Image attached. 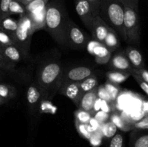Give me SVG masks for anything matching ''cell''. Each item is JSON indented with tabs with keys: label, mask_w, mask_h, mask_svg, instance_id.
Returning a JSON list of instances; mask_svg holds the SVG:
<instances>
[{
	"label": "cell",
	"mask_w": 148,
	"mask_h": 147,
	"mask_svg": "<svg viewBox=\"0 0 148 147\" xmlns=\"http://www.w3.org/2000/svg\"><path fill=\"white\" fill-rule=\"evenodd\" d=\"M68 19L62 4L56 1L48 3L44 29L60 46H65L64 30Z\"/></svg>",
	"instance_id": "obj_1"
},
{
	"label": "cell",
	"mask_w": 148,
	"mask_h": 147,
	"mask_svg": "<svg viewBox=\"0 0 148 147\" xmlns=\"http://www.w3.org/2000/svg\"><path fill=\"white\" fill-rule=\"evenodd\" d=\"M124 6L119 0H101L98 15L126 41Z\"/></svg>",
	"instance_id": "obj_2"
},
{
	"label": "cell",
	"mask_w": 148,
	"mask_h": 147,
	"mask_svg": "<svg viewBox=\"0 0 148 147\" xmlns=\"http://www.w3.org/2000/svg\"><path fill=\"white\" fill-rule=\"evenodd\" d=\"M63 75V69L58 62L46 63L38 74V86L44 94H49L56 89L59 90L61 79Z\"/></svg>",
	"instance_id": "obj_3"
},
{
	"label": "cell",
	"mask_w": 148,
	"mask_h": 147,
	"mask_svg": "<svg viewBox=\"0 0 148 147\" xmlns=\"http://www.w3.org/2000/svg\"><path fill=\"white\" fill-rule=\"evenodd\" d=\"M124 6V5H123ZM124 27L126 41L129 45L140 44V22L138 9L124 6Z\"/></svg>",
	"instance_id": "obj_4"
},
{
	"label": "cell",
	"mask_w": 148,
	"mask_h": 147,
	"mask_svg": "<svg viewBox=\"0 0 148 147\" xmlns=\"http://www.w3.org/2000/svg\"><path fill=\"white\" fill-rule=\"evenodd\" d=\"M18 27L13 39L15 45L21 50L25 58L30 55V43L34 30L31 20L27 14L20 15L18 19Z\"/></svg>",
	"instance_id": "obj_5"
},
{
	"label": "cell",
	"mask_w": 148,
	"mask_h": 147,
	"mask_svg": "<svg viewBox=\"0 0 148 147\" xmlns=\"http://www.w3.org/2000/svg\"><path fill=\"white\" fill-rule=\"evenodd\" d=\"M89 37L70 19L66 21L64 30L65 46L75 49L85 48Z\"/></svg>",
	"instance_id": "obj_6"
},
{
	"label": "cell",
	"mask_w": 148,
	"mask_h": 147,
	"mask_svg": "<svg viewBox=\"0 0 148 147\" xmlns=\"http://www.w3.org/2000/svg\"><path fill=\"white\" fill-rule=\"evenodd\" d=\"M86 49L88 53L95 58L98 64H108L111 57V53L102 43L90 39L86 45Z\"/></svg>",
	"instance_id": "obj_7"
},
{
	"label": "cell",
	"mask_w": 148,
	"mask_h": 147,
	"mask_svg": "<svg viewBox=\"0 0 148 147\" xmlns=\"http://www.w3.org/2000/svg\"><path fill=\"white\" fill-rule=\"evenodd\" d=\"M92 74H93V70L88 66L72 68L66 73H63L61 79V84L67 82H80Z\"/></svg>",
	"instance_id": "obj_8"
},
{
	"label": "cell",
	"mask_w": 148,
	"mask_h": 147,
	"mask_svg": "<svg viewBox=\"0 0 148 147\" xmlns=\"http://www.w3.org/2000/svg\"><path fill=\"white\" fill-rule=\"evenodd\" d=\"M75 10L84 25L90 31L95 16L88 0H75Z\"/></svg>",
	"instance_id": "obj_9"
},
{
	"label": "cell",
	"mask_w": 148,
	"mask_h": 147,
	"mask_svg": "<svg viewBox=\"0 0 148 147\" xmlns=\"http://www.w3.org/2000/svg\"><path fill=\"white\" fill-rule=\"evenodd\" d=\"M59 92L70 99L78 107L83 93L79 86V82H67L62 84Z\"/></svg>",
	"instance_id": "obj_10"
},
{
	"label": "cell",
	"mask_w": 148,
	"mask_h": 147,
	"mask_svg": "<svg viewBox=\"0 0 148 147\" xmlns=\"http://www.w3.org/2000/svg\"><path fill=\"white\" fill-rule=\"evenodd\" d=\"M109 27V26L103 20V19L99 15L94 17L90 30L92 39L100 43H103Z\"/></svg>",
	"instance_id": "obj_11"
},
{
	"label": "cell",
	"mask_w": 148,
	"mask_h": 147,
	"mask_svg": "<svg viewBox=\"0 0 148 147\" xmlns=\"http://www.w3.org/2000/svg\"><path fill=\"white\" fill-rule=\"evenodd\" d=\"M108 64V67L113 70L125 71L131 73L132 71L134 69L129 61L124 51L117 52L114 56H111Z\"/></svg>",
	"instance_id": "obj_12"
},
{
	"label": "cell",
	"mask_w": 148,
	"mask_h": 147,
	"mask_svg": "<svg viewBox=\"0 0 148 147\" xmlns=\"http://www.w3.org/2000/svg\"><path fill=\"white\" fill-rule=\"evenodd\" d=\"M43 95L44 93L42 92L38 86H36L35 84L29 86L26 94V99L27 106L30 112H34L36 111L40 102H41Z\"/></svg>",
	"instance_id": "obj_13"
},
{
	"label": "cell",
	"mask_w": 148,
	"mask_h": 147,
	"mask_svg": "<svg viewBox=\"0 0 148 147\" xmlns=\"http://www.w3.org/2000/svg\"><path fill=\"white\" fill-rule=\"evenodd\" d=\"M124 52L133 69H141L145 68L143 55L137 48L132 46H129Z\"/></svg>",
	"instance_id": "obj_14"
},
{
	"label": "cell",
	"mask_w": 148,
	"mask_h": 147,
	"mask_svg": "<svg viewBox=\"0 0 148 147\" xmlns=\"http://www.w3.org/2000/svg\"><path fill=\"white\" fill-rule=\"evenodd\" d=\"M97 90H98V86L92 90L84 93L79 101L78 108L90 112L92 115V110H93L94 105H95V101L98 99Z\"/></svg>",
	"instance_id": "obj_15"
},
{
	"label": "cell",
	"mask_w": 148,
	"mask_h": 147,
	"mask_svg": "<svg viewBox=\"0 0 148 147\" xmlns=\"http://www.w3.org/2000/svg\"><path fill=\"white\" fill-rule=\"evenodd\" d=\"M1 51L4 57L9 61L14 64L19 63L20 61L25 58L21 50L15 44L1 48Z\"/></svg>",
	"instance_id": "obj_16"
},
{
	"label": "cell",
	"mask_w": 148,
	"mask_h": 147,
	"mask_svg": "<svg viewBox=\"0 0 148 147\" xmlns=\"http://www.w3.org/2000/svg\"><path fill=\"white\" fill-rule=\"evenodd\" d=\"M46 7L43 10H40V11L27 14V16L30 17V20H31L34 33L45 28V24H46Z\"/></svg>",
	"instance_id": "obj_17"
},
{
	"label": "cell",
	"mask_w": 148,
	"mask_h": 147,
	"mask_svg": "<svg viewBox=\"0 0 148 147\" xmlns=\"http://www.w3.org/2000/svg\"><path fill=\"white\" fill-rule=\"evenodd\" d=\"M109 120H111L116 126V128L121 131L127 132L133 130L132 124L126 120L122 115L115 111L110 114Z\"/></svg>",
	"instance_id": "obj_18"
},
{
	"label": "cell",
	"mask_w": 148,
	"mask_h": 147,
	"mask_svg": "<svg viewBox=\"0 0 148 147\" xmlns=\"http://www.w3.org/2000/svg\"><path fill=\"white\" fill-rule=\"evenodd\" d=\"M103 44L107 48L111 53L116 50L120 47V41L119 40L118 34L111 27H109L107 35Z\"/></svg>",
	"instance_id": "obj_19"
},
{
	"label": "cell",
	"mask_w": 148,
	"mask_h": 147,
	"mask_svg": "<svg viewBox=\"0 0 148 147\" xmlns=\"http://www.w3.org/2000/svg\"><path fill=\"white\" fill-rule=\"evenodd\" d=\"M130 76L131 73L125 71L111 70L106 74L107 81L117 85H119L122 82H125Z\"/></svg>",
	"instance_id": "obj_20"
},
{
	"label": "cell",
	"mask_w": 148,
	"mask_h": 147,
	"mask_svg": "<svg viewBox=\"0 0 148 147\" xmlns=\"http://www.w3.org/2000/svg\"><path fill=\"white\" fill-rule=\"evenodd\" d=\"M18 27V21L12 18L10 16L4 17L0 21V30H4L12 36L13 38L14 35Z\"/></svg>",
	"instance_id": "obj_21"
},
{
	"label": "cell",
	"mask_w": 148,
	"mask_h": 147,
	"mask_svg": "<svg viewBox=\"0 0 148 147\" xmlns=\"http://www.w3.org/2000/svg\"><path fill=\"white\" fill-rule=\"evenodd\" d=\"M81 91L82 93H85L98 86V80L95 74H92L79 82Z\"/></svg>",
	"instance_id": "obj_22"
},
{
	"label": "cell",
	"mask_w": 148,
	"mask_h": 147,
	"mask_svg": "<svg viewBox=\"0 0 148 147\" xmlns=\"http://www.w3.org/2000/svg\"><path fill=\"white\" fill-rule=\"evenodd\" d=\"M49 0H33L25 5V13L27 14L43 10L46 7Z\"/></svg>",
	"instance_id": "obj_23"
},
{
	"label": "cell",
	"mask_w": 148,
	"mask_h": 147,
	"mask_svg": "<svg viewBox=\"0 0 148 147\" xmlns=\"http://www.w3.org/2000/svg\"><path fill=\"white\" fill-rule=\"evenodd\" d=\"M17 95V90L12 85L8 84H0V97L6 100L14 99Z\"/></svg>",
	"instance_id": "obj_24"
},
{
	"label": "cell",
	"mask_w": 148,
	"mask_h": 147,
	"mask_svg": "<svg viewBox=\"0 0 148 147\" xmlns=\"http://www.w3.org/2000/svg\"><path fill=\"white\" fill-rule=\"evenodd\" d=\"M117 129L118 128H116V126L111 120H108L107 122L102 124L101 131L103 137L106 138V139H111L113 136L116 135V133H117Z\"/></svg>",
	"instance_id": "obj_25"
},
{
	"label": "cell",
	"mask_w": 148,
	"mask_h": 147,
	"mask_svg": "<svg viewBox=\"0 0 148 147\" xmlns=\"http://www.w3.org/2000/svg\"><path fill=\"white\" fill-rule=\"evenodd\" d=\"M103 85L107 93H108V96H109L110 99H111V102H115L117 97H119L120 92H121V88H120L119 85L114 84L111 83V82H108V81Z\"/></svg>",
	"instance_id": "obj_26"
},
{
	"label": "cell",
	"mask_w": 148,
	"mask_h": 147,
	"mask_svg": "<svg viewBox=\"0 0 148 147\" xmlns=\"http://www.w3.org/2000/svg\"><path fill=\"white\" fill-rule=\"evenodd\" d=\"M9 14H18L19 16L26 14L25 13V6L22 4L20 1L17 0H12L10 4L9 7Z\"/></svg>",
	"instance_id": "obj_27"
},
{
	"label": "cell",
	"mask_w": 148,
	"mask_h": 147,
	"mask_svg": "<svg viewBox=\"0 0 148 147\" xmlns=\"http://www.w3.org/2000/svg\"><path fill=\"white\" fill-rule=\"evenodd\" d=\"M75 115V120L84 124H88L90 120L92 118V114L88 111L83 110L82 109L78 108L74 113Z\"/></svg>",
	"instance_id": "obj_28"
},
{
	"label": "cell",
	"mask_w": 148,
	"mask_h": 147,
	"mask_svg": "<svg viewBox=\"0 0 148 147\" xmlns=\"http://www.w3.org/2000/svg\"><path fill=\"white\" fill-rule=\"evenodd\" d=\"M75 124L79 135H80L81 137H82L83 138H86V139L88 140L89 139L92 133H90L89 128H88V124L81 123V122H78V121L75 120Z\"/></svg>",
	"instance_id": "obj_29"
},
{
	"label": "cell",
	"mask_w": 148,
	"mask_h": 147,
	"mask_svg": "<svg viewBox=\"0 0 148 147\" xmlns=\"http://www.w3.org/2000/svg\"><path fill=\"white\" fill-rule=\"evenodd\" d=\"M108 147H125L124 135L121 133H116V135L110 139Z\"/></svg>",
	"instance_id": "obj_30"
},
{
	"label": "cell",
	"mask_w": 148,
	"mask_h": 147,
	"mask_svg": "<svg viewBox=\"0 0 148 147\" xmlns=\"http://www.w3.org/2000/svg\"><path fill=\"white\" fill-rule=\"evenodd\" d=\"M15 65L14 63L9 61L4 57L1 51V47L0 46V69L7 71H14Z\"/></svg>",
	"instance_id": "obj_31"
},
{
	"label": "cell",
	"mask_w": 148,
	"mask_h": 147,
	"mask_svg": "<svg viewBox=\"0 0 148 147\" xmlns=\"http://www.w3.org/2000/svg\"><path fill=\"white\" fill-rule=\"evenodd\" d=\"M13 44H15V43L12 36L4 30H0V46L3 48Z\"/></svg>",
	"instance_id": "obj_32"
},
{
	"label": "cell",
	"mask_w": 148,
	"mask_h": 147,
	"mask_svg": "<svg viewBox=\"0 0 148 147\" xmlns=\"http://www.w3.org/2000/svg\"><path fill=\"white\" fill-rule=\"evenodd\" d=\"M103 138V137L101 131L100 130V131H97L92 133L90 137V138L88 140H89L90 144V145L92 147H98L102 144Z\"/></svg>",
	"instance_id": "obj_33"
},
{
	"label": "cell",
	"mask_w": 148,
	"mask_h": 147,
	"mask_svg": "<svg viewBox=\"0 0 148 147\" xmlns=\"http://www.w3.org/2000/svg\"><path fill=\"white\" fill-rule=\"evenodd\" d=\"M131 147H148V134L141 135L133 140Z\"/></svg>",
	"instance_id": "obj_34"
},
{
	"label": "cell",
	"mask_w": 148,
	"mask_h": 147,
	"mask_svg": "<svg viewBox=\"0 0 148 147\" xmlns=\"http://www.w3.org/2000/svg\"><path fill=\"white\" fill-rule=\"evenodd\" d=\"M12 0H0V21L4 17L10 16L9 14V7Z\"/></svg>",
	"instance_id": "obj_35"
},
{
	"label": "cell",
	"mask_w": 148,
	"mask_h": 147,
	"mask_svg": "<svg viewBox=\"0 0 148 147\" xmlns=\"http://www.w3.org/2000/svg\"><path fill=\"white\" fill-rule=\"evenodd\" d=\"M132 129L148 130V115L132 124Z\"/></svg>",
	"instance_id": "obj_36"
},
{
	"label": "cell",
	"mask_w": 148,
	"mask_h": 147,
	"mask_svg": "<svg viewBox=\"0 0 148 147\" xmlns=\"http://www.w3.org/2000/svg\"><path fill=\"white\" fill-rule=\"evenodd\" d=\"M92 117H93L94 118H95L100 123L103 124L104 123V122H107L108 120H109L110 113L106 112L103 110H99L98 111V112H95Z\"/></svg>",
	"instance_id": "obj_37"
},
{
	"label": "cell",
	"mask_w": 148,
	"mask_h": 147,
	"mask_svg": "<svg viewBox=\"0 0 148 147\" xmlns=\"http://www.w3.org/2000/svg\"><path fill=\"white\" fill-rule=\"evenodd\" d=\"M97 96L98 98L102 99V100L106 101L108 102H111V99H110L109 96H108V93H107L106 90L104 85H98V90H97Z\"/></svg>",
	"instance_id": "obj_38"
},
{
	"label": "cell",
	"mask_w": 148,
	"mask_h": 147,
	"mask_svg": "<svg viewBox=\"0 0 148 147\" xmlns=\"http://www.w3.org/2000/svg\"><path fill=\"white\" fill-rule=\"evenodd\" d=\"M131 75L134 77V79H135L136 82L138 83V84L140 85V88L145 92L146 95L148 96V84L146 83V82H145L138 74H137L131 73Z\"/></svg>",
	"instance_id": "obj_39"
},
{
	"label": "cell",
	"mask_w": 148,
	"mask_h": 147,
	"mask_svg": "<svg viewBox=\"0 0 148 147\" xmlns=\"http://www.w3.org/2000/svg\"><path fill=\"white\" fill-rule=\"evenodd\" d=\"M88 2L90 3L92 8V13L93 15L97 16L99 14V10H100V3H101V0H88Z\"/></svg>",
	"instance_id": "obj_40"
},
{
	"label": "cell",
	"mask_w": 148,
	"mask_h": 147,
	"mask_svg": "<svg viewBox=\"0 0 148 147\" xmlns=\"http://www.w3.org/2000/svg\"><path fill=\"white\" fill-rule=\"evenodd\" d=\"M131 73H135L138 74L146 83L148 84V70L145 68L141 69H133Z\"/></svg>",
	"instance_id": "obj_41"
},
{
	"label": "cell",
	"mask_w": 148,
	"mask_h": 147,
	"mask_svg": "<svg viewBox=\"0 0 148 147\" xmlns=\"http://www.w3.org/2000/svg\"><path fill=\"white\" fill-rule=\"evenodd\" d=\"M123 5L130 6L139 10V0H119Z\"/></svg>",
	"instance_id": "obj_42"
},
{
	"label": "cell",
	"mask_w": 148,
	"mask_h": 147,
	"mask_svg": "<svg viewBox=\"0 0 148 147\" xmlns=\"http://www.w3.org/2000/svg\"><path fill=\"white\" fill-rule=\"evenodd\" d=\"M143 113L146 115H148V101H144L143 103Z\"/></svg>",
	"instance_id": "obj_43"
},
{
	"label": "cell",
	"mask_w": 148,
	"mask_h": 147,
	"mask_svg": "<svg viewBox=\"0 0 148 147\" xmlns=\"http://www.w3.org/2000/svg\"><path fill=\"white\" fill-rule=\"evenodd\" d=\"M31 1H33V0H20V1H20V2H21L22 4H24V5L25 6V5H27V4H28V3H30Z\"/></svg>",
	"instance_id": "obj_44"
},
{
	"label": "cell",
	"mask_w": 148,
	"mask_h": 147,
	"mask_svg": "<svg viewBox=\"0 0 148 147\" xmlns=\"http://www.w3.org/2000/svg\"><path fill=\"white\" fill-rule=\"evenodd\" d=\"M7 102H8V101L6 100V99H4V98H2L1 97H0V105H4V104L7 103Z\"/></svg>",
	"instance_id": "obj_45"
},
{
	"label": "cell",
	"mask_w": 148,
	"mask_h": 147,
	"mask_svg": "<svg viewBox=\"0 0 148 147\" xmlns=\"http://www.w3.org/2000/svg\"><path fill=\"white\" fill-rule=\"evenodd\" d=\"M1 73H0V79H1Z\"/></svg>",
	"instance_id": "obj_46"
},
{
	"label": "cell",
	"mask_w": 148,
	"mask_h": 147,
	"mask_svg": "<svg viewBox=\"0 0 148 147\" xmlns=\"http://www.w3.org/2000/svg\"><path fill=\"white\" fill-rule=\"evenodd\" d=\"M17 1H20V0H17Z\"/></svg>",
	"instance_id": "obj_47"
},
{
	"label": "cell",
	"mask_w": 148,
	"mask_h": 147,
	"mask_svg": "<svg viewBox=\"0 0 148 147\" xmlns=\"http://www.w3.org/2000/svg\"></svg>",
	"instance_id": "obj_48"
}]
</instances>
